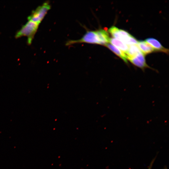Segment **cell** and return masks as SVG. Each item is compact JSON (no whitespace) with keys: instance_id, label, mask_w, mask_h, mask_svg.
<instances>
[{"instance_id":"obj_4","label":"cell","mask_w":169,"mask_h":169,"mask_svg":"<svg viewBox=\"0 0 169 169\" xmlns=\"http://www.w3.org/2000/svg\"><path fill=\"white\" fill-rule=\"evenodd\" d=\"M85 43L101 45L96 31H88L80 39L76 40H70L66 44L67 45H69L75 43Z\"/></svg>"},{"instance_id":"obj_12","label":"cell","mask_w":169,"mask_h":169,"mask_svg":"<svg viewBox=\"0 0 169 169\" xmlns=\"http://www.w3.org/2000/svg\"><path fill=\"white\" fill-rule=\"evenodd\" d=\"M156 156L151 161V162L148 168L147 169H151L152 167L153 164L155 161V160L156 159Z\"/></svg>"},{"instance_id":"obj_11","label":"cell","mask_w":169,"mask_h":169,"mask_svg":"<svg viewBox=\"0 0 169 169\" xmlns=\"http://www.w3.org/2000/svg\"><path fill=\"white\" fill-rule=\"evenodd\" d=\"M110 42L120 49L125 54L128 50V47L127 44L120 40L114 38H110Z\"/></svg>"},{"instance_id":"obj_8","label":"cell","mask_w":169,"mask_h":169,"mask_svg":"<svg viewBox=\"0 0 169 169\" xmlns=\"http://www.w3.org/2000/svg\"><path fill=\"white\" fill-rule=\"evenodd\" d=\"M141 52V51L137 45L136 44L130 45L127 52L125 54L127 59L136 57Z\"/></svg>"},{"instance_id":"obj_10","label":"cell","mask_w":169,"mask_h":169,"mask_svg":"<svg viewBox=\"0 0 169 169\" xmlns=\"http://www.w3.org/2000/svg\"><path fill=\"white\" fill-rule=\"evenodd\" d=\"M105 46L121 58L126 64H128L127 59L125 54L112 44H107Z\"/></svg>"},{"instance_id":"obj_3","label":"cell","mask_w":169,"mask_h":169,"mask_svg":"<svg viewBox=\"0 0 169 169\" xmlns=\"http://www.w3.org/2000/svg\"><path fill=\"white\" fill-rule=\"evenodd\" d=\"M50 8L49 3H44L42 5L38 6L32 12L31 14L28 18V20L39 23Z\"/></svg>"},{"instance_id":"obj_5","label":"cell","mask_w":169,"mask_h":169,"mask_svg":"<svg viewBox=\"0 0 169 169\" xmlns=\"http://www.w3.org/2000/svg\"><path fill=\"white\" fill-rule=\"evenodd\" d=\"M128 60L135 66L142 70L146 68H150L146 63L144 55L141 52L136 57Z\"/></svg>"},{"instance_id":"obj_6","label":"cell","mask_w":169,"mask_h":169,"mask_svg":"<svg viewBox=\"0 0 169 169\" xmlns=\"http://www.w3.org/2000/svg\"><path fill=\"white\" fill-rule=\"evenodd\" d=\"M145 41L154 49L155 51L162 52L168 54V49L164 47L156 39L153 38H148Z\"/></svg>"},{"instance_id":"obj_1","label":"cell","mask_w":169,"mask_h":169,"mask_svg":"<svg viewBox=\"0 0 169 169\" xmlns=\"http://www.w3.org/2000/svg\"><path fill=\"white\" fill-rule=\"evenodd\" d=\"M39 24L28 20L17 33L15 37L18 38L23 36H26L28 38V44H30L38 28Z\"/></svg>"},{"instance_id":"obj_9","label":"cell","mask_w":169,"mask_h":169,"mask_svg":"<svg viewBox=\"0 0 169 169\" xmlns=\"http://www.w3.org/2000/svg\"><path fill=\"white\" fill-rule=\"evenodd\" d=\"M101 45H105L110 42V38L106 30L100 29L96 31Z\"/></svg>"},{"instance_id":"obj_2","label":"cell","mask_w":169,"mask_h":169,"mask_svg":"<svg viewBox=\"0 0 169 169\" xmlns=\"http://www.w3.org/2000/svg\"><path fill=\"white\" fill-rule=\"evenodd\" d=\"M108 32L113 37L126 44L131 45L136 44L138 43L136 39L127 31L119 29L115 26L110 28Z\"/></svg>"},{"instance_id":"obj_13","label":"cell","mask_w":169,"mask_h":169,"mask_svg":"<svg viewBox=\"0 0 169 169\" xmlns=\"http://www.w3.org/2000/svg\"><path fill=\"white\" fill-rule=\"evenodd\" d=\"M163 169H168L166 167H165V168H164Z\"/></svg>"},{"instance_id":"obj_7","label":"cell","mask_w":169,"mask_h":169,"mask_svg":"<svg viewBox=\"0 0 169 169\" xmlns=\"http://www.w3.org/2000/svg\"><path fill=\"white\" fill-rule=\"evenodd\" d=\"M137 44L138 45L139 48L141 51V52L144 55H147L155 51L152 47L146 41L142 40L138 41Z\"/></svg>"}]
</instances>
